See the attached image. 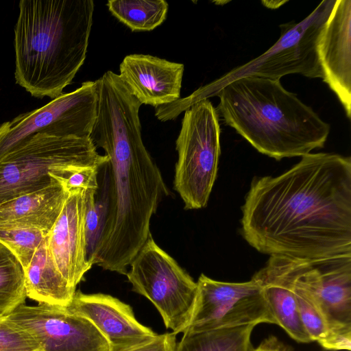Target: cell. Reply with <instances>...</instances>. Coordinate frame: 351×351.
<instances>
[{
  "mask_svg": "<svg viewBox=\"0 0 351 351\" xmlns=\"http://www.w3.org/2000/svg\"><path fill=\"white\" fill-rule=\"evenodd\" d=\"M69 192L60 214L47 236L53 262L69 285L75 290L92 267L87 259L85 223L86 190Z\"/></svg>",
  "mask_w": 351,
  "mask_h": 351,
  "instance_id": "4fadbf2b",
  "label": "cell"
},
{
  "mask_svg": "<svg viewBox=\"0 0 351 351\" xmlns=\"http://www.w3.org/2000/svg\"><path fill=\"white\" fill-rule=\"evenodd\" d=\"M14 26V78L32 96L62 94L83 64L92 0H21Z\"/></svg>",
  "mask_w": 351,
  "mask_h": 351,
  "instance_id": "3957f363",
  "label": "cell"
},
{
  "mask_svg": "<svg viewBox=\"0 0 351 351\" xmlns=\"http://www.w3.org/2000/svg\"><path fill=\"white\" fill-rule=\"evenodd\" d=\"M108 160L90 138L36 134L0 160V204L62 184L74 172L99 169Z\"/></svg>",
  "mask_w": 351,
  "mask_h": 351,
  "instance_id": "5b68a950",
  "label": "cell"
},
{
  "mask_svg": "<svg viewBox=\"0 0 351 351\" xmlns=\"http://www.w3.org/2000/svg\"><path fill=\"white\" fill-rule=\"evenodd\" d=\"M184 64L145 54L126 56L119 77L141 104L156 108L180 99Z\"/></svg>",
  "mask_w": 351,
  "mask_h": 351,
  "instance_id": "2e32d148",
  "label": "cell"
},
{
  "mask_svg": "<svg viewBox=\"0 0 351 351\" xmlns=\"http://www.w3.org/2000/svg\"><path fill=\"white\" fill-rule=\"evenodd\" d=\"M297 258L270 256L265 265L252 276L261 286L276 324L295 341H311L302 323L293 283Z\"/></svg>",
  "mask_w": 351,
  "mask_h": 351,
  "instance_id": "e0dca14e",
  "label": "cell"
},
{
  "mask_svg": "<svg viewBox=\"0 0 351 351\" xmlns=\"http://www.w3.org/2000/svg\"><path fill=\"white\" fill-rule=\"evenodd\" d=\"M317 52L323 81L351 119V0H335L320 34Z\"/></svg>",
  "mask_w": 351,
  "mask_h": 351,
  "instance_id": "9a60e30c",
  "label": "cell"
},
{
  "mask_svg": "<svg viewBox=\"0 0 351 351\" xmlns=\"http://www.w3.org/2000/svg\"><path fill=\"white\" fill-rule=\"evenodd\" d=\"M221 128L216 109L207 99L184 111L176 141L178 160L174 189L186 210L206 206L218 169Z\"/></svg>",
  "mask_w": 351,
  "mask_h": 351,
  "instance_id": "8992f818",
  "label": "cell"
},
{
  "mask_svg": "<svg viewBox=\"0 0 351 351\" xmlns=\"http://www.w3.org/2000/svg\"><path fill=\"white\" fill-rule=\"evenodd\" d=\"M302 284L328 325L351 328V254L306 261Z\"/></svg>",
  "mask_w": 351,
  "mask_h": 351,
  "instance_id": "7c38bea8",
  "label": "cell"
},
{
  "mask_svg": "<svg viewBox=\"0 0 351 351\" xmlns=\"http://www.w3.org/2000/svg\"><path fill=\"white\" fill-rule=\"evenodd\" d=\"M304 262V259L297 258L293 289L303 326L311 341L319 343L325 337L328 325L302 284L301 276Z\"/></svg>",
  "mask_w": 351,
  "mask_h": 351,
  "instance_id": "cb8c5ba5",
  "label": "cell"
},
{
  "mask_svg": "<svg viewBox=\"0 0 351 351\" xmlns=\"http://www.w3.org/2000/svg\"><path fill=\"white\" fill-rule=\"evenodd\" d=\"M98 108L96 82L87 81L45 106L0 124V160L32 136L90 138Z\"/></svg>",
  "mask_w": 351,
  "mask_h": 351,
  "instance_id": "ba28073f",
  "label": "cell"
},
{
  "mask_svg": "<svg viewBox=\"0 0 351 351\" xmlns=\"http://www.w3.org/2000/svg\"><path fill=\"white\" fill-rule=\"evenodd\" d=\"M126 273L132 290L157 308L167 328L184 333L195 305L197 285L150 234Z\"/></svg>",
  "mask_w": 351,
  "mask_h": 351,
  "instance_id": "52a82bcc",
  "label": "cell"
},
{
  "mask_svg": "<svg viewBox=\"0 0 351 351\" xmlns=\"http://www.w3.org/2000/svg\"><path fill=\"white\" fill-rule=\"evenodd\" d=\"M48 233L29 226L0 225V243L16 257L25 269Z\"/></svg>",
  "mask_w": 351,
  "mask_h": 351,
  "instance_id": "603a6c76",
  "label": "cell"
},
{
  "mask_svg": "<svg viewBox=\"0 0 351 351\" xmlns=\"http://www.w3.org/2000/svg\"><path fill=\"white\" fill-rule=\"evenodd\" d=\"M68 195L58 182L0 204V225L34 227L49 233Z\"/></svg>",
  "mask_w": 351,
  "mask_h": 351,
  "instance_id": "ac0fdd59",
  "label": "cell"
},
{
  "mask_svg": "<svg viewBox=\"0 0 351 351\" xmlns=\"http://www.w3.org/2000/svg\"><path fill=\"white\" fill-rule=\"evenodd\" d=\"M254 351H294L276 337L271 335L265 339Z\"/></svg>",
  "mask_w": 351,
  "mask_h": 351,
  "instance_id": "4316f807",
  "label": "cell"
},
{
  "mask_svg": "<svg viewBox=\"0 0 351 351\" xmlns=\"http://www.w3.org/2000/svg\"><path fill=\"white\" fill-rule=\"evenodd\" d=\"M195 305L184 332H201L261 323L276 324L259 284L215 280L202 274Z\"/></svg>",
  "mask_w": 351,
  "mask_h": 351,
  "instance_id": "9c48e42d",
  "label": "cell"
},
{
  "mask_svg": "<svg viewBox=\"0 0 351 351\" xmlns=\"http://www.w3.org/2000/svg\"><path fill=\"white\" fill-rule=\"evenodd\" d=\"M65 308L89 319L106 338L111 351H130L158 335L136 320L130 305L108 294L77 291Z\"/></svg>",
  "mask_w": 351,
  "mask_h": 351,
  "instance_id": "5bb4252c",
  "label": "cell"
},
{
  "mask_svg": "<svg viewBox=\"0 0 351 351\" xmlns=\"http://www.w3.org/2000/svg\"><path fill=\"white\" fill-rule=\"evenodd\" d=\"M0 351H42L36 340L5 316L0 317Z\"/></svg>",
  "mask_w": 351,
  "mask_h": 351,
  "instance_id": "d4e9b609",
  "label": "cell"
},
{
  "mask_svg": "<svg viewBox=\"0 0 351 351\" xmlns=\"http://www.w3.org/2000/svg\"><path fill=\"white\" fill-rule=\"evenodd\" d=\"M217 93L224 123L258 152L277 160L323 147L330 133V124L280 80L241 76Z\"/></svg>",
  "mask_w": 351,
  "mask_h": 351,
  "instance_id": "277c9868",
  "label": "cell"
},
{
  "mask_svg": "<svg viewBox=\"0 0 351 351\" xmlns=\"http://www.w3.org/2000/svg\"><path fill=\"white\" fill-rule=\"evenodd\" d=\"M24 269L12 252L0 243V317L25 304Z\"/></svg>",
  "mask_w": 351,
  "mask_h": 351,
  "instance_id": "7402d4cb",
  "label": "cell"
},
{
  "mask_svg": "<svg viewBox=\"0 0 351 351\" xmlns=\"http://www.w3.org/2000/svg\"><path fill=\"white\" fill-rule=\"evenodd\" d=\"M5 317L27 331L42 351H111L106 338L89 319L64 306L23 304Z\"/></svg>",
  "mask_w": 351,
  "mask_h": 351,
  "instance_id": "8fae6325",
  "label": "cell"
},
{
  "mask_svg": "<svg viewBox=\"0 0 351 351\" xmlns=\"http://www.w3.org/2000/svg\"><path fill=\"white\" fill-rule=\"evenodd\" d=\"M95 82L98 108L90 138L108 160L99 168L102 181L97 177L105 212L92 263L125 275L169 190L142 140L141 104L111 71Z\"/></svg>",
  "mask_w": 351,
  "mask_h": 351,
  "instance_id": "7a4b0ae2",
  "label": "cell"
},
{
  "mask_svg": "<svg viewBox=\"0 0 351 351\" xmlns=\"http://www.w3.org/2000/svg\"><path fill=\"white\" fill-rule=\"evenodd\" d=\"M24 274L27 297L38 303L66 307L76 291L58 270L47 246V237Z\"/></svg>",
  "mask_w": 351,
  "mask_h": 351,
  "instance_id": "d6986e66",
  "label": "cell"
},
{
  "mask_svg": "<svg viewBox=\"0 0 351 351\" xmlns=\"http://www.w3.org/2000/svg\"><path fill=\"white\" fill-rule=\"evenodd\" d=\"M255 326L245 325L184 332L176 351H254L251 335Z\"/></svg>",
  "mask_w": 351,
  "mask_h": 351,
  "instance_id": "ffe728a7",
  "label": "cell"
},
{
  "mask_svg": "<svg viewBox=\"0 0 351 351\" xmlns=\"http://www.w3.org/2000/svg\"><path fill=\"white\" fill-rule=\"evenodd\" d=\"M111 14L132 31H151L165 20L168 3L164 0H110Z\"/></svg>",
  "mask_w": 351,
  "mask_h": 351,
  "instance_id": "44dd1931",
  "label": "cell"
},
{
  "mask_svg": "<svg viewBox=\"0 0 351 351\" xmlns=\"http://www.w3.org/2000/svg\"><path fill=\"white\" fill-rule=\"evenodd\" d=\"M176 334L158 335L152 341L130 351H176Z\"/></svg>",
  "mask_w": 351,
  "mask_h": 351,
  "instance_id": "484cf974",
  "label": "cell"
},
{
  "mask_svg": "<svg viewBox=\"0 0 351 351\" xmlns=\"http://www.w3.org/2000/svg\"><path fill=\"white\" fill-rule=\"evenodd\" d=\"M335 3V0L322 1L300 23L280 25L278 41L238 77L250 75L280 80L286 75L298 73L309 78H322L317 44Z\"/></svg>",
  "mask_w": 351,
  "mask_h": 351,
  "instance_id": "30bf717a",
  "label": "cell"
},
{
  "mask_svg": "<svg viewBox=\"0 0 351 351\" xmlns=\"http://www.w3.org/2000/svg\"><path fill=\"white\" fill-rule=\"evenodd\" d=\"M241 210V234L261 253L351 254L350 157L310 153L280 176L255 178Z\"/></svg>",
  "mask_w": 351,
  "mask_h": 351,
  "instance_id": "6da1fadb",
  "label": "cell"
}]
</instances>
